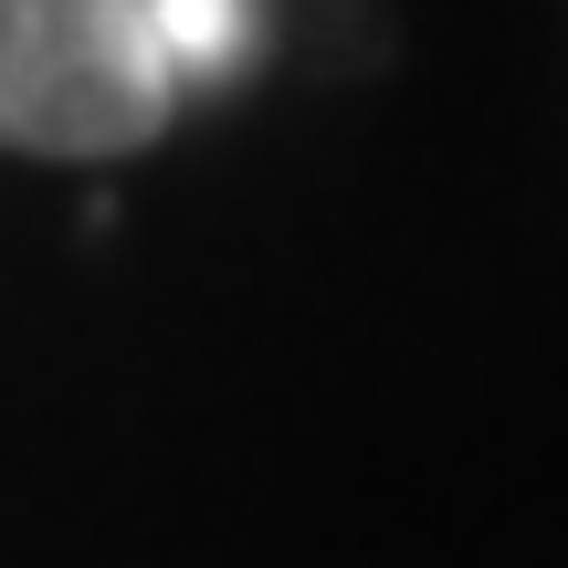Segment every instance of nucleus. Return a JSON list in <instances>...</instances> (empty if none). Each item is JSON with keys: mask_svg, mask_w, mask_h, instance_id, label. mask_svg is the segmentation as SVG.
I'll return each mask as SVG.
<instances>
[{"mask_svg": "<svg viewBox=\"0 0 568 568\" xmlns=\"http://www.w3.org/2000/svg\"><path fill=\"white\" fill-rule=\"evenodd\" d=\"M190 53L169 0H0V148L105 169L180 126Z\"/></svg>", "mask_w": 568, "mask_h": 568, "instance_id": "f257e3e1", "label": "nucleus"}]
</instances>
